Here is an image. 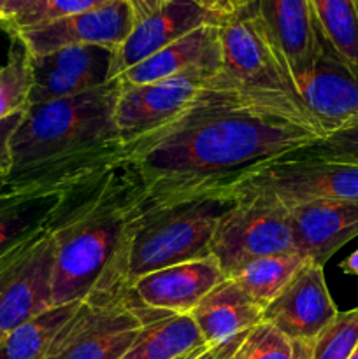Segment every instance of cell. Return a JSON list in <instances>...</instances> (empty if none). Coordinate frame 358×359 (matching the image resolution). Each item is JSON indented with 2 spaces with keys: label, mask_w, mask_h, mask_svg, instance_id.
<instances>
[{
  "label": "cell",
  "mask_w": 358,
  "mask_h": 359,
  "mask_svg": "<svg viewBox=\"0 0 358 359\" xmlns=\"http://www.w3.org/2000/svg\"><path fill=\"white\" fill-rule=\"evenodd\" d=\"M214 359H230L248 333L263 321V307L225 277L190 314Z\"/></svg>",
  "instance_id": "obj_16"
},
{
  "label": "cell",
  "mask_w": 358,
  "mask_h": 359,
  "mask_svg": "<svg viewBox=\"0 0 358 359\" xmlns=\"http://www.w3.org/2000/svg\"><path fill=\"white\" fill-rule=\"evenodd\" d=\"M295 84L323 139L358 125V76L333 53L325 39L318 58Z\"/></svg>",
  "instance_id": "obj_14"
},
{
  "label": "cell",
  "mask_w": 358,
  "mask_h": 359,
  "mask_svg": "<svg viewBox=\"0 0 358 359\" xmlns=\"http://www.w3.org/2000/svg\"><path fill=\"white\" fill-rule=\"evenodd\" d=\"M340 270L344 273H350V276H358V249L354 252H351L346 259H343Z\"/></svg>",
  "instance_id": "obj_33"
},
{
  "label": "cell",
  "mask_w": 358,
  "mask_h": 359,
  "mask_svg": "<svg viewBox=\"0 0 358 359\" xmlns=\"http://www.w3.org/2000/svg\"><path fill=\"white\" fill-rule=\"evenodd\" d=\"M358 346V307L339 312L332 323L316 337L311 359H347Z\"/></svg>",
  "instance_id": "obj_28"
},
{
  "label": "cell",
  "mask_w": 358,
  "mask_h": 359,
  "mask_svg": "<svg viewBox=\"0 0 358 359\" xmlns=\"http://www.w3.org/2000/svg\"><path fill=\"white\" fill-rule=\"evenodd\" d=\"M164 316L168 312L146 307L132 287L90 297L60 333L49 359H121L142 326Z\"/></svg>",
  "instance_id": "obj_7"
},
{
  "label": "cell",
  "mask_w": 358,
  "mask_h": 359,
  "mask_svg": "<svg viewBox=\"0 0 358 359\" xmlns=\"http://www.w3.org/2000/svg\"><path fill=\"white\" fill-rule=\"evenodd\" d=\"M235 203L221 189L147 203L133 224L125 256V279H137L167 266L209 256L220 217Z\"/></svg>",
  "instance_id": "obj_4"
},
{
  "label": "cell",
  "mask_w": 358,
  "mask_h": 359,
  "mask_svg": "<svg viewBox=\"0 0 358 359\" xmlns=\"http://www.w3.org/2000/svg\"><path fill=\"white\" fill-rule=\"evenodd\" d=\"M309 359H311V358H309Z\"/></svg>",
  "instance_id": "obj_40"
},
{
  "label": "cell",
  "mask_w": 358,
  "mask_h": 359,
  "mask_svg": "<svg viewBox=\"0 0 358 359\" xmlns=\"http://www.w3.org/2000/svg\"><path fill=\"white\" fill-rule=\"evenodd\" d=\"M79 302L53 305L42 314L7 333L0 346V359H49L53 347L70 319L79 311Z\"/></svg>",
  "instance_id": "obj_23"
},
{
  "label": "cell",
  "mask_w": 358,
  "mask_h": 359,
  "mask_svg": "<svg viewBox=\"0 0 358 359\" xmlns=\"http://www.w3.org/2000/svg\"><path fill=\"white\" fill-rule=\"evenodd\" d=\"M114 49L105 46H69L48 55L32 56L30 105L60 98L76 97L79 93L100 88L111 79Z\"/></svg>",
  "instance_id": "obj_12"
},
{
  "label": "cell",
  "mask_w": 358,
  "mask_h": 359,
  "mask_svg": "<svg viewBox=\"0 0 358 359\" xmlns=\"http://www.w3.org/2000/svg\"><path fill=\"white\" fill-rule=\"evenodd\" d=\"M230 196H253L286 209L316 200L358 202V167L319 160L302 149L260 163L221 186Z\"/></svg>",
  "instance_id": "obj_6"
},
{
  "label": "cell",
  "mask_w": 358,
  "mask_h": 359,
  "mask_svg": "<svg viewBox=\"0 0 358 359\" xmlns=\"http://www.w3.org/2000/svg\"><path fill=\"white\" fill-rule=\"evenodd\" d=\"M319 34L358 76V0H311Z\"/></svg>",
  "instance_id": "obj_25"
},
{
  "label": "cell",
  "mask_w": 358,
  "mask_h": 359,
  "mask_svg": "<svg viewBox=\"0 0 358 359\" xmlns=\"http://www.w3.org/2000/svg\"><path fill=\"white\" fill-rule=\"evenodd\" d=\"M288 216L295 251L319 266L358 237V202L316 200L291 207Z\"/></svg>",
  "instance_id": "obj_17"
},
{
  "label": "cell",
  "mask_w": 358,
  "mask_h": 359,
  "mask_svg": "<svg viewBox=\"0 0 358 359\" xmlns=\"http://www.w3.org/2000/svg\"><path fill=\"white\" fill-rule=\"evenodd\" d=\"M305 263L307 259L298 252L263 256L239 266L227 277L235 280L256 304L265 309Z\"/></svg>",
  "instance_id": "obj_24"
},
{
  "label": "cell",
  "mask_w": 358,
  "mask_h": 359,
  "mask_svg": "<svg viewBox=\"0 0 358 359\" xmlns=\"http://www.w3.org/2000/svg\"><path fill=\"white\" fill-rule=\"evenodd\" d=\"M234 198L218 221L209 248L225 276L263 256L297 252L286 207L253 196Z\"/></svg>",
  "instance_id": "obj_8"
},
{
  "label": "cell",
  "mask_w": 358,
  "mask_h": 359,
  "mask_svg": "<svg viewBox=\"0 0 358 359\" xmlns=\"http://www.w3.org/2000/svg\"><path fill=\"white\" fill-rule=\"evenodd\" d=\"M195 359H214V356H213V353H211V351L206 347V349H204Z\"/></svg>",
  "instance_id": "obj_35"
},
{
  "label": "cell",
  "mask_w": 358,
  "mask_h": 359,
  "mask_svg": "<svg viewBox=\"0 0 358 359\" xmlns=\"http://www.w3.org/2000/svg\"><path fill=\"white\" fill-rule=\"evenodd\" d=\"M304 151L319 160L358 167V125L332 133V135L304 147Z\"/></svg>",
  "instance_id": "obj_29"
},
{
  "label": "cell",
  "mask_w": 358,
  "mask_h": 359,
  "mask_svg": "<svg viewBox=\"0 0 358 359\" xmlns=\"http://www.w3.org/2000/svg\"><path fill=\"white\" fill-rule=\"evenodd\" d=\"M311 344L293 342L269 323L256 325L230 359H309Z\"/></svg>",
  "instance_id": "obj_27"
},
{
  "label": "cell",
  "mask_w": 358,
  "mask_h": 359,
  "mask_svg": "<svg viewBox=\"0 0 358 359\" xmlns=\"http://www.w3.org/2000/svg\"><path fill=\"white\" fill-rule=\"evenodd\" d=\"M32 90L30 53L18 39L6 65L0 67V121L27 111Z\"/></svg>",
  "instance_id": "obj_26"
},
{
  "label": "cell",
  "mask_w": 358,
  "mask_h": 359,
  "mask_svg": "<svg viewBox=\"0 0 358 359\" xmlns=\"http://www.w3.org/2000/svg\"><path fill=\"white\" fill-rule=\"evenodd\" d=\"M321 139L279 105L228 86L218 72L178 118L123 146L147 203H164L221 188Z\"/></svg>",
  "instance_id": "obj_1"
},
{
  "label": "cell",
  "mask_w": 358,
  "mask_h": 359,
  "mask_svg": "<svg viewBox=\"0 0 358 359\" xmlns=\"http://www.w3.org/2000/svg\"><path fill=\"white\" fill-rule=\"evenodd\" d=\"M2 339H4V337H2V335H0V346H2Z\"/></svg>",
  "instance_id": "obj_39"
},
{
  "label": "cell",
  "mask_w": 358,
  "mask_h": 359,
  "mask_svg": "<svg viewBox=\"0 0 358 359\" xmlns=\"http://www.w3.org/2000/svg\"><path fill=\"white\" fill-rule=\"evenodd\" d=\"M6 4H7V0H0V20H2V14H4V9H6Z\"/></svg>",
  "instance_id": "obj_37"
},
{
  "label": "cell",
  "mask_w": 358,
  "mask_h": 359,
  "mask_svg": "<svg viewBox=\"0 0 358 359\" xmlns=\"http://www.w3.org/2000/svg\"><path fill=\"white\" fill-rule=\"evenodd\" d=\"M46 0H7L0 27L11 35L27 30L35 25Z\"/></svg>",
  "instance_id": "obj_30"
},
{
  "label": "cell",
  "mask_w": 358,
  "mask_h": 359,
  "mask_svg": "<svg viewBox=\"0 0 358 359\" xmlns=\"http://www.w3.org/2000/svg\"><path fill=\"white\" fill-rule=\"evenodd\" d=\"M135 25L128 0H111L97 9L60 18L13 35L32 56L48 55L69 46H105L118 49Z\"/></svg>",
  "instance_id": "obj_11"
},
{
  "label": "cell",
  "mask_w": 358,
  "mask_h": 359,
  "mask_svg": "<svg viewBox=\"0 0 358 359\" xmlns=\"http://www.w3.org/2000/svg\"><path fill=\"white\" fill-rule=\"evenodd\" d=\"M220 37V77L228 86L272 102L319 132L298 95L286 60L267 32L256 6L223 21Z\"/></svg>",
  "instance_id": "obj_5"
},
{
  "label": "cell",
  "mask_w": 358,
  "mask_h": 359,
  "mask_svg": "<svg viewBox=\"0 0 358 359\" xmlns=\"http://www.w3.org/2000/svg\"><path fill=\"white\" fill-rule=\"evenodd\" d=\"M206 347L190 314H168L147 323L121 359H179Z\"/></svg>",
  "instance_id": "obj_22"
},
{
  "label": "cell",
  "mask_w": 358,
  "mask_h": 359,
  "mask_svg": "<svg viewBox=\"0 0 358 359\" xmlns=\"http://www.w3.org/2000/svg\"><path fill=\"white\" fill-rule=\"evenodd\" d=\"M55 244L42 230L0 256V335L53 307Z\"/></svg>",
  "instance_id": "obj_9"
},
{
  "label": "cell",
  "mask_w": 358,
  "mask_h": 359,
  "mask_svg": "<svg viewBox=\"0 0 358 359\" xmlns=\"http://www.w3.org/2000/svg\"><path fill=\"white\" fill-rule=\"evenodd\" d=\"M256 9L297 81L321 51L323 37L311 0H256Z\"/></svg>",
  "instance_id": "obj_19"
},
{
  "label": "cell",
  "mask_w": 358,
  "mask_h": 359,
  "mask_svg": "<svg viewBox=\"0 0 358 359\" xmlns=\"http://www.w3.org/2000/svg\"><path fill=\"white\" fill-rule=\"evenodd\" d=\"M220 69V25H206L125 70L118 79L123 84H147L192 70Z\"/></svg>",
  "instance_id": "obj_20"
},
{
  "label": "cell",
  "mask_w": 358,
  "mask_h": 359,
  "mask_svg": "<svg viewBox=\"0 0 358 359\" xmlns=\"http://www.w3.org/2000/svg\"><path fill=\"white\" fill-rule=\"evenodd\" d=\"M23 116H25V111H21L0 121V167H6L9 168V170H11V151H9L11 137H13V133L16 132V128L20 126Z\"/></svg>",
  "instance_id": "obj_32"
},
{
  "label": "cell",
  "mask_w": 358,
  "mask_h": 359,
  "mask_svg": "<svg viewBox=\"0 0 358 359\" xmlns=\"http://www.w3.org/2000/svg\"><path fill=\"white\" fill-rule=\"evenodd\" d=\"M339 314L325 283L323 266L307 262L263 309V321L293 342L311 344Z\"/></svg>",
  "instance_id": "obj_15"
},
{
  "label": "cell",
  "mask_w": 358,
  "mask_h": 359,
  "mask_svg": "<svg viewBox=\"0 0 358 359\" xmlns=\"http://www.w3.org/2000/svg\"><path fill=\"white\" fill-rule=\"evenodd\" d=\"M107 2L111 0H46L34 27L60 20V18L72 16V14L86 13V11L97 9Z\"/></svg>",
  "instance_id": "obj_31"
},
{
  "label": "cell",
  "mask_w": 358,
  "mask_h": 359,
  "mask_svg": "<svg viewBox=\"0 0 358 359\" xmlns=\"http://www.w3.org/2000/svg\"><path fill=\"white\" fill-rule=\"evenodd\" d=\"M347 359H358V346L354 347V351H353V353H351V356L347 358Z\"/></svg>",
  "instance_id": "obj_38"
},
{
  "label": "cell",
  "mask_w": 358,
  "mask_h": 359,
  "mask_svg": "<svg viewBox=\"0 0 358 359\" xmlns=\"http://www.w3.org/2000/svg\"><path fill=\"white\" fill-rule=\"evenodd\" d=\"M62 189L0 191V256L48 226L49 217L62 200Z\"/></svg>",
  "instance_id": "obj_21"
},
{
  "label": "cell",
  "mask_w": 358,
  "mask_h": 359,
  "mask_svg": "<svg viewBox=\"0 0 358 359\" xmlns=\"http://www.w3.org/2000/svg\"><path fill=\"white\" fill-rule=\"evenodd\" d=\"M228 16L206 0H168L158 9L135 21L133 30L116 49L111 79L144 62L165 46L179 41L206 25H221Z\"/></svg>",
  "instance_id": "obj_13"
},
{
  "label": "cell",
  "mask_w": 358,
  "mask_h": 359,
  "mask_svg": "<svg viewBox=\"0 0 358 359\" xmlns=\"http://www.w3.org/2000/svg\"><path fill=\"white\" fill-rule=\"evenodd\" d=\"M147 193L126 151L63 186L46 230L55 244L53 305L130 290L125 256Z\"/></svg>",
  "instance_id": "obj_2"
},
{
  "label": "cell",
  "mask_w": 358,
  "mask_h": 359,
  "mask_svg": "<svg viewBox=\"0 0 358 359\" xmlns=\"http://www.w3.org/2000/svg\"><path fill=\"white\" fill-rule=\"evenodd\" d=\"M220 70H192L147 84H123L114 109L119 140L128 144L185 112Z\"/></svg>",
  "instance_id": "obj_10"
},
{
  "label": "cell",
  "mask_w": 358,
  "mask_h": 359,
  "mask_svg": "<svg viewBox=\"0 0 358 359\" xmlns=\"http://www.w3.org/2000/svg\"><path fill=\"white\" fill-rule=\"evenodd\" d=\"M121 81L30 105L11 137L6 191L60 189L125 153L114 125Z\"/></svg>",
  "instance_id": "obj_3"
},
{
  "label": "cell",
  "mask_w": 358,
  "mask_h": 359,
  "mask_svg": "<svg viewBox=\"0 0 358 359\" xmlns=\"http://www.w3.org/2000/svg\"><path fill=\"white\" fill-rule=\"evenodd\" d=\"M225 277L216 258L209 255L147 273L130 287L146 307L168 314H192L199 302Z\"/></svg>",
  "instance_id": "obj_18"
},
{
  "label": "cell",
  "mask_w": 358,
  "mask_h": 359,
  "mask_svg": "<svg viewBox=\"0 0 358 359\" xmlns=\"http://www.w3.org/2000/svg\"><path fill=\"white\" fill-rule=\"evenodd\" d=\"M207 347V346H206ZM206 347H200V349H197V351H193V353H190L188 356H183V358H179V359H195L197 356H199L200 353H202L204 349H206Z\"/></svg>",
  "instance_id": "obj_36"
},
{
  "label": "cell",
  "mask_w": 358,
  "mask_h": 359,
  "mask_svg": "<svg viewBox=\"0 0 358 359\" xmlns=\"http://www.w3.org/2000/svg\"><path fill=\"white\" fill-rule=\"evenodd\" d=\"M7 175H9V168L0 167V191H4V188H6Z\"/></svg>",
  "instance_id": "obj_34"
}]
</instances>
